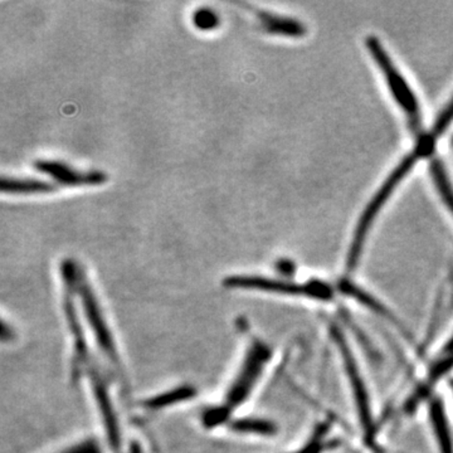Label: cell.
<instances>
[{"mask_svg": "<svg viewBox=\"0 0 453 453\" xmlns=\"http://www.w3.org/2000/svg\"><path fill=\"white\" fill-rule=\"evenodd\" d=\"M432 145H434V142L429 139V136L423 138L421 142H419V144L417 145V148L414 149L413 153L408 155L403 162L396 166L395 172L389 175L386 183L383 184V187L378 190V193L375 195L374 198H372L371 204L366 207L365 214H363L362 219H360L359 223H357L356 234H354L353 242H351L350 250H349V268L356 267L357 259L360 257V253H362L363 246H365L366 235H368L369 231H371V226L372 223H374L375 219H377L378 214H380L383 205L386 204L389 196H392L393 192H395L396 186L403 180L405 175H407L408 173H410V170L413 168L417 160L431 150Z\"/></svg>", "mask_w": 453, "mask_h": 453, "instance_id": "6da1fadb", "label": "cell"}, {"mask_svg": "<svg viewBox=\"0 0 453 453\" xmlns=\"http://www.w3.org/2000/svg\"><path fill=\"white\" fill-rule=\"evenodd\" d=\"M268 357L267 348L262 342H253L240 372L226 392L225 404L219 408L208 411L204 414V423L208 427L220 425L225 422L232 411L240 407L246 401L247 396L256 384L261 369L264 368Z\"/></svg>", "mask_w": 453, "mask_h": 453, "instance_id": "7a4b0ae2", "label": "cell"}, {"mask_svg": "<svg viewBox=\"0 0 453 453\" xmlns=\"http://www.w3.org/2000/svg\"><path fill=\"white\" fill-rule=\"evenodd\" d=\"M368 47L372 55L374 56L375 61L380 65L381 73H384L387 82H388L390 89L395 94L396 103L404 110L408 120L417 129L421 125V111H419L418 103H417V98L411 91L410 86L405 82L404 77H402V74L399 73L398 68L395 67V64H392L386 50L381 47L378 40H375L374 37L369 38Z\"/></svg>", "mask_w": 453, "mask_h": 453, "instance_id": "3957f363", "label": "cell"}, {"mask_svg": "<svg viewBox=\"0 0 453 453\" xmlns=\"http://www.w3.org/2000/svg\"><path fill=\"white\" fill-rule=\"evenodd\" d=\"M35 170L52 179L58 187H97L105 184L107 174L101 170L74 169L58 160L40 159L33 163Z\"/></svg>", "mask_w": 453, "mask_h": 453, "instance_id": "277c9868", "label": "cell"}, {"mask_svg": "<svg viewBox=\"0 0 453 453\" xmlns=\"http://www.w3.org/2000/svg\"><path fill=\"white\" fill-rule=\"evenodd\" d=\"M223 285L228 288H243V290H261L279 292V294L310 295V296L325 297L329 290L324 285H296V283L277 281L261 276L235 275L226 277Z\"/></svg>", "mask_w": 453, "mask_h": 453, "instance_id": "5b68a950", "label": "cell"}, {"mask_svg": "<svg viewBox=\"0 0 453 453\" xmlns=\"http://www.w3.org/2000/svg\"><path fill=\"white\" fill-rule=\"evenodd\" d=\"M0 181L2 192L14 196L50 195L58 189V186L52 181L37 178L3 177Z\"/></svg>", "mask_w": 453, "mask_h": 453, "instance_id": "8992f818", "label": "cell"}, {"mask_svg": "<svg viewBox=\"0 0 453 453\" xmlns=\"http://www.w3.org/2000/svg\"><path fill=\"white\" fill-rule=\"evenodd\" d=\"M257 18L262 28L270 35L300 37L305 33L303 26L291 18L276 16L268 12H258Z\"/></svg>", "mask_w": 453, "mask_h": 453, "instance_id": "52a82bcc", "label": "cell"}, {"mask_svg": "<svg viewBox=\"0 0 453 453\" xmlns=\"http://www.w3.org/2000/svg\"><path fill=\"white\" fill-rule=\"evenodd\" d=\"M432 175L434 178V183H436L437 189L440 190L441 196L445 199L447 207L451 210L453 213V189L449 179L447 177L445 168L442 164L438 162L434 163L432 165Z\"/></svg>", "mask_w": 453, "mask_h": 453, "instance_id": "ba28073f", "label": "cell"}, {"mask_svg": "<svg viewBox=\"0 0 453 453\" xmlns=\"http://www.w3.org/2000/svg\"><path fill=\"white\" fill-rule=\"evenodd\" d=\"M193 23L201 31H213L219 26V17L210 8H199L193 14Z\"/></svg>", "mask_w": 453, "mask_h": 453, "instance_id": "9c48e42d", "label": "cell"}, {"mask_svg": "<svg viewBox=\"0 0 453 453\" xmlns=\"http://www.w3.org/2000/svg\"><path fill=\"white\" fill-rule=\"evenodd\" d=\"M192 396V389L190 388H179L174 392L166 393V395L157 396L151 399L148 405L151 408H162L175 403V402L186 401V399Z\"/></svg>", "mask_w": 453, "mask_h": 453, "instance_id": "30bf717a", "label": "cell"}, {"mask_svg": "<svg viewBox=\"0 0 453 453\" xmlns=\"http://www.w3.org/2000/svg\"><path fill=\"white\" fill-rule=\"evenodd\" d=\"M453 121V100L445 107L442 112L438 115L436 122H434V127H432L431 133H429V138L432 140H436L438 136L442 135L445 133L447 127H449V124Z\"/></svg>", "mask_w": 453, "mask_h": 453, "instance_id": "8fae6325", "label": "cell"}, {"mask_svg": "<svg viewBox=\"0 0 453 453\" xmlns=\"http://www.w3.org/2000/svg\"><path fill=\"white\" fill-rule=\"evenodd\" d=\"M234 427L235 431L247 432V434H271V432H273V425L270 423L253 421V419L235 422Z\"/></svg>", "mask_w": 453, "mask_h": 453, "instance_id": "7c38bea8", "label": "cell"}, {"mask_svg": "<svg viewBox=\"0 0 453 453\" xmlns=\"http://www.w3.org/2000/svg\"><path fill=\"white\" fill-rule=\"evenodd\" d=\"M62 453H101V449L96 441L88 440L79 443V445L70 447Z\"/></svg>", "mask_w": 453, "mask_h": 453, "instance_id": "4fadbf2b", "label": "cell"}]
</instances>
